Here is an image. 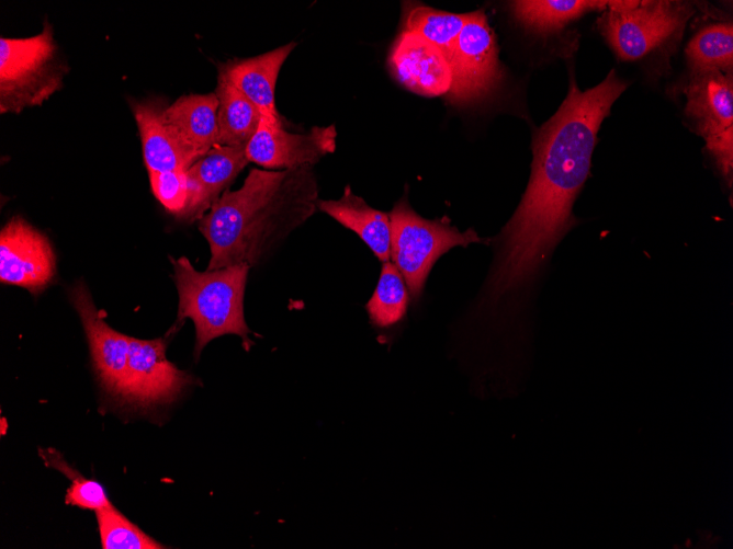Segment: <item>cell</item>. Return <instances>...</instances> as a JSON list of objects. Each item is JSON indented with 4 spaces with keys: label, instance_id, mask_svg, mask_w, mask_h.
I'll return each mask as SVG.
<instances>
[{
    "label": "cell",
    "instance_id": "obj_1",
    "mask_svg": "<svg viewBox=\"0 0 733 549\" xmlns=\"http://www.w3.org/2000/svg\"><path fill=\"white\" fill-rule=\"evenodd\" d=\"M627 87L614 70L585 91L572 77L560 108L535 134L527 190L493 241L494 260L475 299L486 313L510 319L530 313L554 249L577 225L572 208L589 175L599 127Z\"/></svg>",
    "mask_w": 733,
    "mask_h": 549
},
{
    "label": "cell",
    "instance_id": "obj_2",
    "mask_svg": "<svg viewBox=\"0 0 733 549\" xmlns=\"http://www.w3.org/2000/svg\"><path fill=\"white\" fill-rule=\"evenodd\" d=\"M317 195L312 167L250 170L238 190H226L199 219L210 245L207 270L256 265L315 213Z\"/></svg>",
    "mask_w": 733,
    "mask_h": 549
},
{
    "label": "cell",
    "instance_id": "obj_3",
    "mask_svg": "<svg viewBox=\"0 0 733 549\" xmlns=\"http://www.w3.org/2000/svg\"><path fill=\"white\" fill-rule=\"evenodd\" d=\"M170 260L179 295L178 321L190 318L194 322V356L199 358L208 342L225 334L240 336L249 350L253 342L248 338L244 297L250 265L199 272L185 256Z\"/></svg>",
    "mask_w": 733,
    "mask_h": 549
},
{
    "label": "cell",
    "instance_id": "obj_4",
    "mask_svg": "<svg viewBox=\"0 0 733 549\" xmlns=\"http://www.w3.org/2000/svg\"><path fill=\"white\" fill-rule=\"evenodd\" d=\"M68 70L48 22L30 37H1L0 113L18 114L43 104L61 88Z\"/></svg>",
    "mask_w": 733,
    "mask_h": 549
},
{
    "label": "cell",
    "instance_id": "obj_5",
    "mask_svg": "<svg viewBox=\"0 0 733 549\" xmlns=\"http://www.w3.org/2000/svg\"><path fill=\"white\" fill-rule=\"evenodd\" d=\"M388 216L392 263L403 275L413 302L419 300L427 277L442 254L458 245L486 242L471 228L461 232L447 218H422L406 196L394 205Z\"/></svg>",
    "mask_w": 733,
    "mask_h": 549
},
{
    "label": "cell",
    "instance_id": "obj_6",
    "mask_svg": "<svg viewBox=\"0 0 733 549\" xmlns=\"http://www.w3.org/2000/svg\"><path fill=\"white\" fill-rule=\"evenodd\" d=\"M685 1H609L597 25L601 34L623 60L642 58L692 15Z\"/></svg>",
    "mask_w": 733,
    "mask_h": 549
},
{
    "label": "cell",
    "instance_id": "obj_7",
    "mask_svg": "<svg viewBox=\"0 0 733 549\" xmlns=\"http://www.w3.org/2000/svg\"><path fill=\"white\" fill-rule=\"evenodd\" d=\"M163 338H129L126 380L120 401L135 409L174 402L195 378L167 359Z\"/></svg>",
    "mask_w": 733,
    "mask_h": 549
},
{
    "label": "cell",
    "instance_id": "obj_8",
    "mask_svg": "<svg viewBox=\"0 0 733 549\" xmlns=\"http://www.w3.org/2000/svg\"><path fill=\"white\" fill-rule=\"evenodd\" d=\"M501 76L498 47L486 15L471 12L458 37L449 99L460 105L478 102L498 87Z\"/></svg>",
    "mask_w": 733,
    "mask_h": 549
},
{
    "label": "cell",
    "instance_id": "obj_9",
    "mask_svg": "<svg viewBox=\"0 0 733 549\" xmlns=\"http://www.w3.org/2000/svg\"><path fill=\"white\" fill-rule=\"evenodd\" d=\"M56 273V256L48 238L19 216L0 232V281L31 294L42 293Z\"/></svg>",
    "mask_w": 733,
    "mask_h": 549
},
{
    "label": "cell",
    "instance_id": "obj_10",
    "mask_svg": "<svg viewBox=\"0 0 733 549\" xmlns=\"http://www.w3.org/2000/svg\"><path fill=\"white\" fill-rule=\"evenodd\" d=\"M334 125L315 126L304 134L285 130L281 121L262 116L252 138L246 146L248 161L267 170L312 167L336 148Z\"/></svg>",
    "mask_w": 733,
    "mask_h": 549
},
{
    "label": "cell",
    "instance_id": "obj_11",
    "mask_svg": "<svg viewBox=\"0 0 733 549\" xmlns=\"http://www.w3.org/2000/svg\"><path fill=\"white\" fill-rule=\"evenodd\" d=\"M69 297L82 322L97 376L103 389L120 399L126 380L131 336L104 321L83 283L76 284Z\"/></svg>",
    "mask_w": 733,
    "mask_h": 549
},
{
    "label": "cell",
    "instance_id": "obj_12",
    "mask_svg": "<svg viewBox=\"0 0 733 549\" xmlns=\"http://www.w3.org/2000/svg\"><path fill=\"white\" fill-rule=\"evenodd\" d=\"M391 68L408 90L425 96L449 93L452 70L442 52L420 34L404 30L392 48Z\"/></svg>",
    "mask_w": 733,
    "mask_h": 549
},
{
    "label": "cell",
    "instance_id": "obj_13",
    "mask_svg": "<svg viewBox=\"0 0 733 549\" xmlns=\"http://www.w3.org/2000/svg\"><path fill=\"white\" fill-rule=\"evenodd\" d=\"M686 96L685 114L704 139L733 127L732 72L718 69L692 71Z\"/></svg>",
    "mask_w": 733,
    "mask_h": 549
},
{
    "label": "cell",
    "instance_id": "obj_14",
    "mask_svg": "<svg viewBox=\"0 0 733 549\" xmlns=\"http://www.w3.org/2000/svg\"><path fill=\"white\" fill-rule=\"evenodd\" d=\"M246 148L216 145L188 170L190 198L182 219L199 220L249 162Z\"/></svg>",
    "mask_w": 733,
    "mask_h": 549
},
{
    "label": "cell",
    "instance_id": "obj_15",
    "mask_svg": "<svg viewBox=\"0 0 733 549\" xmlns=\"http://www.w3.org/2000/svg\"><path fill=\"white\" fill-rule=\"evenodd\" d=\"M217 108L215 92L188 94L162 108V121L194 162L217 145Z\"/></svg>",
    "mask_w": 733,
    "mask_h": 549
},
{
    "label": "cell",
    "instance_id": "obj_16",
    "mask_svg": "<svg viewBox=\"0 0 733 549\" xmlns=\"http://www.w3.org/2000/svg\"><path fill=\"white\" fill-rule=\"evenodd\" d=\"M295 43L250 58L236 59L219 66L218 76L238 89L259 110L262 116L281 121L275 106V84L282 65Z\"/></svg>",
    "mask_w": 733,
    "mask_h": 549
},
{
    "label": "cell",
    "instance_id": "obj_17",
    "mask_svg": "<svg viewBox=\"0 0 733 549\" xmlns=\"http://www.w3.org/2000/svg\"><path fill=\"white\" fill-rule=\"evenodd\" d=\"M160 100L132 103V111L142 140L143 156L148 171H187L194 160L166 127Z\"/></svg>",
    "mask_w": 733,
    "mask_h": 549
},
{
    "label": "cell",
    "instance_id": "obj_18",
    "mask_svg": "<svg viewBox=\"0 0 733 549\" xmlns=\"http://www.w3.org/2000/svg\"><path fill=\"white\" fill-rule=\"evenodd\" d=\"M317 206L339 224L354 231L382 263L390 261L388 214L369 206L363 198L352 193L350 186H346L339 199L317 201Z\"/></svg>",
    "mask_w": 733,
    "mask_h": 549
},
{
    "label": "cell",
    "instance_id": "obj_19",
    "mask_svg": "<svg viewBox=\"0 0 733 549\" xmlns=\"http://www.w3.org/2000/svg\"><path fill=\"white\" fill-rule=\"evenodd\" d=\"M215 94L218 100L217 145L246 148L259 126L261 113L222 76H218Z\"/></svg>",
    "mask_w": 733,
    "mask_h": 549
},
{
    "label": "cell",
    "instance_id": "obj_20",
    "mask_svg": "<svg viewBox=\"0 0 733 549\" xmlns=\"http://www.w3.org/2000/svg\"><path fill=\"white\" fill-rule=\"evenodd\" d=\"M609 1L584 0H525L510 2L515 18L537 32H552L584 13L605 11Z\"/></svg>",
    "mask_w": 733,
    "mask_h": 549
},
{
    "label": "cell",
    "instance_id": "obj_21",
    "mask_svg": "<svg viewBox=\"0 0 733 549\" xmlns=\"http://www.w3.org/2000/svg\"><path fill=\"white\" fill-rule=\"evenodd\" d=\"M470 15L471 12L451 13L416 5L406 14L405 30L416 32L432 42L442 52L453 71L458 37Z\"/></svg>",
    "mask_w": 733,
    "mask_h": 549
},
{
    "label": "cell",
    "instance_id": "obj_22",
    "mask_svg": "<svg viewBox=\"0 0 733 549\" xmlns=\"http://www.w3.org/2000/svg\"><path fill=\"white\" fill-rule=\"evenodd\" d=\"M409 293L403 275L390 261L383 263L377 285L365 308L373 325L390 328L407 311Z\"/></svg>",
    "mask_w": 733,
    "mask_h": 549
},
{
    "label": "cell",
    "instance_id": "obj_23",
    "mask_svg": "<svg viewBox=\"0 0 733 549\" xmlns=\"http://www.w3.org/2000/svg\"><path fill=\"white\" fill-rule=\"evenodd\" d=\"M686 56L691 71L718 69L723 72H732V23L711 24L700 30L688 43Z\"/></svg>",
    "mask_w": 733,
    "mask_h": 549
},
{
    "label": "cell",
    "instance_id": "obj_24",
    "mask_svg": "<svg viewBox=\"0 0 733 549\" xmlns=\"http://www.w3.org/2000/svg\"><path fill=\"white\" fill-rule=\"evenodd\" d=\"M103 549H160L161 544L146 535L113 505L95 511Z\"/></svg>",
    "mask_w": 733,
    "mask_h": 549
},
{
    "label": "cell",
    "instance_id": "obj_25",
    "mask_svg": "<svg viewBox=\"0 0 733 549\" xmlns=\"http://www.w3.org/2000/svg\"><path fill=\"white\" fill-rule=\"evenodd\" d=\"M148 176L155 197L169 213L181 218L190 198L187 171H148Z\"/></svg>",
    "mask_w": 733,
    "mask_h": 549
},
{
    "label": "cell",
    "instance_id": "obj_26",
    "mask_svg": "<svg viewBox=\"0 0 733 549\" xmlns=\"http://www.w3.org/2000/svg\"><path fill=\"white\" fill-rule=\"evenodd\" d=\"M50 458L53 459L52 465L54 467L64 471L68 477H74L72 483L66 493V504L94 512L111 504L101 483L95 480L86 479L78 472L76 473L66 464L59 461L58 458Z\"/></svg>",
    "mask_w": 733,
    "mask_h": 549
},
{
    "label": "cell",
    "instance_id": "obj_27",
    "mask_svg": "<svg viewBox=\"0 0 733 549\" xmlns=\"http://www.w3.org/2000/svg\"><path fill=\"white\" fill-rule=\"evenodd\" d=\"M733 127L728 128L723 133L709 137L706 139L707 149L713 157L718 170L722 178L732 186V144H733Z\"/></svg>",
    "mask_w": 733,
    "mask_h": 549
}]
</instances>
